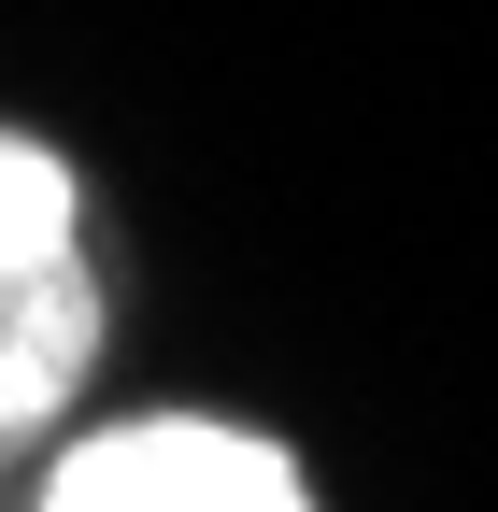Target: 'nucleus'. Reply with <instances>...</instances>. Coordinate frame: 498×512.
Segmentation results:
<instances>
[{
  "label": "nucleus",
  "instance_id": "obj_1",
  "mask_svg": "<svg viewBox=\"0 0 498 512\" xmlns=\"http://www.w3.org/2000/svg\"><path fill=\"white\" fill-rule=\"evenodd\" d=\"M100 356V271H86V200L72 171L0 143V441L43 427Z\"/></svg>",
  "mask_w": 498,
  "mask_h": 512
},
{
  "label": "nucleus",
  "instance_id": "obj_2",
  "mask_svg": "<svg viewBox=\"0 0 498 512\" xmlns=\"http://www.w3.org/2000/svg\"><path fill=\"white\" fill-rule=\"evenodd\" d=\"M43 512H314L299 498V470L271 456V441H242V427H114L86 441L72 470L43 484Z\"/></svg>",
  "mask_w": 498,
  "mask_h": 512
}]
</instances>
